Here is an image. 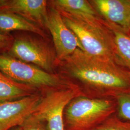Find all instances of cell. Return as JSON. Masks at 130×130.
<instances>
[{"instance_id": "6da1fadb", "label": "cell", "mask_w": 130, "mask_h": 130, "mask_svg": "<svg viewBox=\"0 0 130 130\" xmlns=\"http://www.w3.org/2000/svg\"><path fill=\"white\" fill-rule=\"evenodd\" d=\"M62 76L78 89L81 95L115 98L130 91V72L116 63L89 55L77 49L60 62Z\"/></svg>"}, {"instance_id": "7a4b0ae2", "label": "cell", "mask_w": 130, "mask_h": 130, "mask_svg": "<svg viewBox=\"0 0 130 130\" xmlns=\"http://www.w3.org/2000/svg\"><path fill=\"white\" fill-rule=\"evenodd\" d=\"M60 13L67 26L81 43L83 51L99 59L116 63L112 34L103 20Z\"/></svg>"}, {"instance_id": "3957f363", "label": "cell", "mask_w": 130, "mask_h": 130, "mask_svg": "<svg viewBox=\"0 0 130 130\" xmlns=\"http://www.w3.org/2000/svg\"><path fill=\"white\" fill-rule=\"evenodd\" d=\"M115 98L78 95L66 106L64 130H92L116 112Z\"/></svg>"}, {"instance_id": "277c9868", "label": "cell", "mask_w": 130, "mask_h": 130, "mask_svg": "<svg viewBox=\"0 0 130 130\" xmlns=\"http://www.w3.org/2000/svg\"><path fill=\"white\" fill-rule=\"evenodd\" d=\"M0 72L15 82L37 89L41 92L74 86L62 76L49 73L35 65L4 54H0Z\"/></svg>"}, {"instance_id": "5b68a950", "label": "cell", "mask_w": 130, "mask_h": 130, "mask_svg": "<svg viewBox=\"0 0 130 130\" xmlns=\"http://www.w3.org/2000/svg\"><path fill=\"white\" fill-rule=\"evenodd\" d=\"M79 94L78 89L74 86L43 91L41 99L32 114L45 121L49 130H64L65 107L73 98Z\"/></svg>"}, {"instance_id": "8992f818", "label": "cell", "mask_w": 130, "mask_h": 130, "mask_svg": "<svg viewBox=\"0 0 130 130\" xmlns=\"http://www.w3.org/2000/svg\"><path fill=\"white\" fill-rule=\"evenodd\" d=\"M8 52V55L12 57L55 74L57 61L56 53L41 40L29 36L18 37L14 40Z\"/></svg>"}, {"instance_id": "52a82bcc", "label": "cell", "mask_w": 130, "mask_h": 130, "mask_svg": "<svg viewBox=\"0 0 130 130\" xmlns=\"http://www.w3.org/2000/svg\"><path fill=\"white\" fill-rule=\"evenodd\" d=\"M44 27L51 34L56 59L59 62L65 60L77 49L83 51L79 40L63 21L60 12L51 6L48 8Z\"/></svg>"}, {"instance_id": "ba28073f", "label": "cell", "mask_w": 130, "mask_h": 130, "mask_svg": "<svg viewBox=\"0 0 130 130\" xmlns=\"http://www.w3.org/2000/svg\"><path fill=\"white\" fill-rule=\"evenodd\" d=\"M42 97V92L19 99L0 103V127L6 130L20 126L34 111Z\"/></svg>"}, {"instance_id": "9c48e42d", "label": "cell", "mask_w": 130, "mask_h": 130, "mask_svg": "<svg viewBox=\"0 0 130 130\" xmlns=\"http://www.w3.org/2000/svg\"><path fill=\"white\" fill-rule=\"evenodd\" d=\"M48 2L45 0H0V12L17 14L44 27Z\"/></svg>"}, {"instance_id": "30bf717a", "label": "cell", "mask_w": 130, "mask_h": 130, "mask_svg": "<svg viewBox=\"0 0 130 130\" xmlns=\"http://www.w3.org/2000/svg\"><path fill=\"white\" fill-rule=\"evenodd\" d=\"M89 2L104 20L130 33V0H92Z\"/></svg>"}, {"instance_id": "8fae6325", "label": "cell", "mask_w": 130, "mask_h": 130, "mask_svg": "<svg viewBox=\"0 0 130 130\" xmlns=\"http://www.w3.org/2000/svg\"><path fill=\"white\" fill-rule=\"evenodd\" d=\"M112 33L116 63L130 72V33L116 25L105 21Z\"/></svg>"}, {"instance_id": "7c38bea8", "label": "cell", "mask_w": 130, "mask_h": 130, "mask_svg": "<svg viewBox=\"0 0 130 130\" xmlns=\"http://www.w3.org/2000/svg\"><path fill=\"white\" fill-rule=\"evenodd\" d=\"M41 92L37 89L20 84L0 72V103L12 101Z\"/></svg>"}, {"instance_id": "4fadbf2b", "label": "cell", "mask_w": 130, "mask_h": 130, "mask_svg": "<svg viewBox=\"0 0 130 130\" xmlns=\"http://www.w3.org/2000/svg\"><path fill=\"white\" fill-rule=\"evenodd\" d=\"M0 30L9 32L21 30L37 34L44 37L45 34L42 28L17 14L0 12Z\"/></svg>"}, {"instance_id": "5bb4252c", "label": "cell", "mask_w": 130, "mask_h": 130, "mask_svg": "<svg viewBox=\"0 0 130 130\" xmlns=\"http://www.w3.org/2000/svg\"><path fill=\"white\" fill-rule=\"evenodd\" d=\"M48 3L60 12L87 18H99L97 12L89 1L53 0Z\"/></svg>"}, {"instance_id": "9a60e30c", "label": "cell", "mask_w": 130, "mask_h": 130, "mask_svg": "<svg viewBox=\"0 0 130 130\" xmlns=\"http://www.w3.org/2000/svg\"><path fill=\"white\" fill-rule=\"evenodd\" d=\"M115 99L117 116L121 121L130 123V91L120 93Z\"/></svg>"}, {"instance_id": "2e32d148", "label": "cell", "mask_w": 130, "mask_h": 130, "mask_svg": "<svg viewBox=\"0 0 130 130\" xmlns=\"http://www.w3.org/2000/svg\"><path fill=\"white\" fill-rule=\"evenodd\" d=\"M92 130H130V123L121 121L115 113Z\"/></svg>"}, {"instance_id": "e0dca14e", "label": "cell", "mask_w": 130, "mask_h": 130, "mask_svg": "<svg viewBox=\"0 0 130 130\" xmlns=\"http://www.w3.org/2000/svg\"><path fill=\"white\" fill-rule=\"evenodd\" d=\"M20 126L23 130H49L45 121L32 114L25 120Z\"/></svg>"}, {"instance_id": "ac0fdd59", "label": "cell", "mask_w": 130, "mask_h": 130, "mask_svg": "<svg viewBox=\"0 0 130 130\" xmlns=\"http://www.w3.org/2000/svg\"><path fill=\"white\" fill-rule=\"evenodd\" d=\"M14 40L12 36L0 33V54L1 52L8 51Z\"/></svg>"}, {"instance_id": "d6986e66", "label": "cell", "mask_w": 130, "mask_h": 130, "mask_svg": "<svg viewBox=\"0 0 130 130\" xmlns=\"http://www.w3.org/2000/svg\"><path fill=\"white\" fill-rule=\"evenodd\" d=\"M8 130H23V129L20 126H17L13 127Z\"/></svg>"}, {"instance_id": "ffe728a7", "label": "cell", "mask_w": 130, "mask_h": 130, "mask_svg": "<svg viewBox=\"0 0 130 130\" xmlns=\"http://www.w3.org/2000/svg\"><path fill=\"white\" fill-rule=\"evenodd\" d=\"M0 130H6L3 127H0Z\"/></svg>"}, {"instance_id": "44dd1931", "label": "cell", "mask_w": 130, "mask_h": 130, "mask_svg": "<svg viewBox=\"0 0 130 130\" xmlns=\"http://www.w3.org/2000/svg\"></svg>"}]
</instances>
